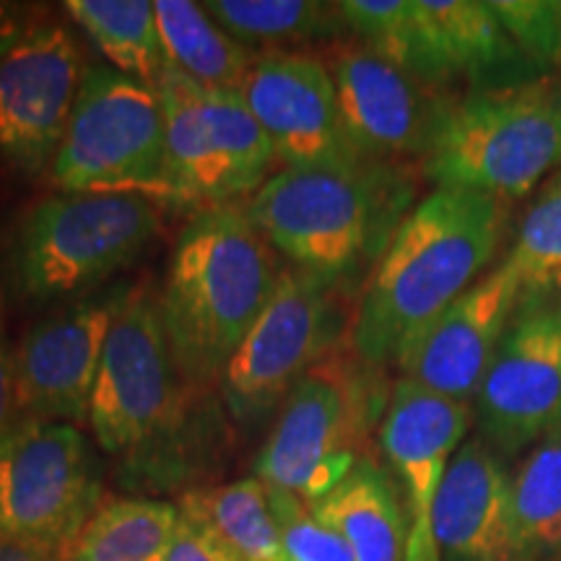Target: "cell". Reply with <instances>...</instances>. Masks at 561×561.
<instances>
[{"label":"cell","instance_id":"6da1fadb","mask_svg":"<svg viewBox=\"0 0 561 561\" xmlns=\"http://www.w3.org/2000/svg\"><path fill=\"white\" fill-rule=\"evenodd\" d=\"M510 203L466 187H434L409 210L367 276L351 322V351L371 369L396 364L494 261Z\"/></svg>","mask_w":561,"mask_h":561},{"label":"cell","instance_id":"7a4b0ae2","mask_svg":"<svg viewBox=\"0 0 561 561\" xmlns=\"http://www.w3.org/2000/svg\"><path fill=\"white\" fill-rule=\"evenodd\" d=\"M280 268L248 206L195 210L174 242L159 310L174 364L193 390L221 382L224 369L261 318Z\"/></svg>","mask_w":561,"mask_h":561},{"label":"cell","instance_id":"3957f363","mask_svg":"<svg viewBox=\"0 0 561 561\" xmlns=\"http://www.w3.org/2000/svg\"><path fill=\"white\" fill-rule=\"evenodd\" d=\"M413 191L403 164L284 167L252 195L248 214L289 265L343 291L371 273L388 250L413 208Z\"/></svg>","mask_w":561,"mask_h":561},{"label":"cell","instance_id":"277c9868","mask_svg":"<svg viewBox=\"0 0 561 561\" xmlns=\"http://www.w3.org/2000/svg\"><path fill=\"white\" fill-rule=\"evenodd\" d=\"M157 231V206L138 195H47L26 208L5 237L3 294L24 307L89 297L136 263Z\"/></svg>","mask_w":561,"mask_h":561},{"label":"cell","instance_id":"5b68a950","mask_svg":"<svg viewBox=\"0 0 561 561\" xmlns=\"http://www.w3.org/2000/svg\"><path fill=\"white\" fill-rule=\"evenodd\" d=\"M437 187L512 203L561 167V79L471 91L453 104L424 161Z\"/></svg>","mask_w":561,"mask_h":561},{"label":"cell","instance_id":"8992f818","mask_svg":"<svg viewBox=\"0 0 561 561\" xmlns=\"http://www.w3.org/2000/svg\"><path fill=\"white\" fill-rule=\"evenodd\" d=\"M187 388L167 341L159 291L133 286L112 322L91 396L89 424L102 450L128 460L136 479L170 473Z\"/></svg>","mask_w":561,"mask_h":561},{"label":"cell","instance_id":"52a82bcc","mask_svg":"<svg viewBox=\"0 0 561 561\" xmlns=\"http://www.w3.org/2000/svg\"><path fill=\"white\" fill-rule=\"evenodd\" d=\"M377 369L359 356L331 351L301 377L255 458V479L314 504L369 458L371 426L388 409ZM382 421V419H380Z\"/></svg>","mask_w":561,"mask_h":561},{"label":"cell","instance_id":"ba28073f","mask_svg":"<svg viewBox=\"0 0 561 561\" xmlns=\"http://www.w3.org/2000/svg\"><path fill=\"white\" fill-rule=\"evenodd\" d=\"M50 182L58 193L170 203L167 125L157 89L110 66H89Z\"/></svg>","mask_w":561,"mask_h":561},{"label":"cell","instance_id":"9c48e42d","mask_svg":"<svg viewBox=\"0 0 561 561\" xmlns=\"http://www.w3.org/2000/svg\"><path fill=\"white\" fill-rule=\"evenodd\" d=\"M157 94L164 107L172 206H229L268 182L276 151L240 91L198 87L164 68Z\"/></svg>","mask_w":561,"mask_h":561},{"label":"cell","instance_id":"30bf717a","mask_svg":"<svg viewBox=\"0 0 561 561\" xmlns=\"http://www.w3.org/2000/svg\"><path fill=\"white\" fill-rule=\"evenodd\" d=\"M339 289L286 265L276 291L224 369L219 390L237 424L255 426L284 405L314 364L339 348Z\"/></svg>","mask_w":561,"mask_h":561},{"label":"cell","instance_id":"8fae6325","mask_svg":"<svg viewBox=\"0 0 561 561\" xmlns=\"http://www.w3.org/2000/svg\"><path fill=\"white\" fill-rule=\"evenodd\" d=\"M102 504V476L79 426L30 419L0 442V533L68 561Z\"/></svg>","mask_w":561,"mask_h":561},{"label":"cell","instance_id":"7c38bea8","mask_svg":"<svg viewBox=\"0 0 561 561\" xmlns=\"http://www.w3.org/2000/svg\"><path fill=\"white\" fill-rule=\"evenodd\" d=\"M479 437L500 458L561 426V297H523L473 398Z\"/></svg>","mask_w":561,"mask_h":561},{"label":"cell","instance_id":"4fadbf2b","mask_svg":"<svg viewBox=\"0 0 561 561\" xmlns=\"http://www.w3.org/2000/svg\"><path fill=\"white\" fill-rule=\"evenodd\" d=\"M81 45L47 16L0 55V164L19 178L50 172L87 76Z\"/></svg>","mask_w":561,"mask_h":561},{"label":"cell","instance_id":"5bb4252c","mask_svg":"<svg viewBox=\"0 0 561 561\" xmlns=\"http://www.w3.org/2000/svg\"><path fill=\"white\" fill-rule=\"evenodd\" d=\"M130 289H100L26 328L13 348L21 401L32 419L73 426L89 421L104 343Z\"/></svg>","mask_w":561,"mask_h":561},{"label":"cell","instance_id":"9a60e30c","mask_svg":"<svg viewBox=\"0 0 561 561\" xmlns=\"http://www.w3.org/2000/svg\"><path fill=\"white\" fill-rule=\"evenodd\" d=\"M343 128L367 161H424L447 112L458 100L426 87L359 42H343L328 62Z\"/></svg>","mask_w":561,"mask_h":561},{"label":"cell","instance_id":"2e32d148","mask_svg":"<svg viewBox=\"0 0 561 561\" xmlns=\"http://www.w3.org/2000/svg\"><path fill=\"white\" fill-rule=\"evenodd\" d=\"M240 96L289 170H322L367 161L343 128L325 60L307 53H263L244 76Z\"/></svg>","mask_w":561,"mask_h":561},{"label":"cell","instance_id":"e0dca14e","mask_svg":"<svg viewBox=\"0 0 561 561\" xmlns=\"http://www.w3.org/2000/svg\"><path fill=\"white\" fill-rule=\"evenodd\" d=\"M471 421L473 403L434 396L401 377L392 385L377 434L409 520L405 561H439L434 543V504Z\"/></svg>","mask_w":561,"mask_h":561},{"label":"cell","instance_id":"ac0fdd59","mask_svg":"<svg viewBox=\"0 0 561 561\" xmlns=\"http://www.w3.org/2000/svg\"><path fill=\"white\" fill-rule=\"evenodd\" d=\"M523 289L507 263L494 265L405 343L396 367L401 380L434 396L473 403Z\"/></svg>","mask_w":561,"mask_h":561},{"label":"cell","instance_id":"d6986e66","mask_svg":"<svg viewBox=\"0 0 561 561\" xmlns=\"http://www.w3.org/2000/svg\"><path fill=\"white\" fill-rule=\"evenodd\" d=\"M439 561H523L512 520V473L479 434L447 468L434 504Z\"/></svg>","mask_w":561,"mask_h":561},{"label":"cell","instance_id":"ffe728a7","mask_svg":"<svg viewBox=\"0 0 561 561\" xmlns=\"http://www.w3.org/2000/svg\"><path fill=\"white\" fill-rule=\"evenodd\" d=\"M424 81L442 89L468 79L479 89L523 83L520 70L533 68L504 32L491 3L483 0H413Z\"/></svg>","mask_w":561,"mask_h":561},{"label":"cell","instance_id":"44dd1931","mask_svg":"<svg viewBox=\"0 0 561 561\" xmlns=\"http://www.w3.org/2000/svg\"><path fill=\"white\" fill-rule=\"evenodd\" d=\"M310 510L348 543L356 561H405L409 520L401 491L371 455Z\"/></svg>","mask_w":561,"mask_h":561},{"label":"cell","instance_id":"7402d4cb","mask_svg":"<svg viewBox=\"0 0 561 561\" xmlns=\"http://www.w3.org/2000/svg\"><path fill=\"white\" fill-rule=\"evenodd\" d=\"M167 68L193 83L219 91H240L257 53L229 37L193 0H153Z\"/></svg>","mask_w":561,"mask_h":561},{"label":"cell","instance_id":"603a6c76","mask_svg":"<svg viewBox=\"0 0 561 561\" xmlns=\"http://www.w3.org/2000/svg\"><path fill=\"white\" fill-rule=\"evenodd\" d=\"M178 510L206 525L240 561H284L268 486L255 476L185 491Z\"/></svg>","mask_w":561,"mask_h":561},{"label":"cell","instance_id":"cb8c5ba5","mask_svg":"<svg viewBox=\"0 0 561 561\" xmlns=\"http://www.w3.org/2000/svg\"><path fill=\"white\" fill-rule=\"evenodd\" d=\"M178 523V504L112 496L91 515L68 561H167Z\"/></svg>","mask_w":561,"mask_h":561},{"label":"cell","instance_id":"d4e9b609","mask_svg":"<svg viewBox=\"0 0 561 561\" xmlns=\"http://www.w3.org/2000/svg\"><path fill=\"white\" fill-rule=\"evenodd\" d=\"M208 16L240 45L268 53L331 42L346 34L339 3L320 0H208Z\"/></svg>","mask_w":561,"mask_h":561},{"label":"cell","instance_id":"484cf974","mask_svg":"<svg viewBox=\"0 0 561 561\" xmlns=\"http://www.w3.org/2000/svg\"><path fill=\"white\" fill-rule=\"evenodd\" d=\"M62 9L107 58L110 68L151 89L159 87L167 60L151 0H68Z\"/></svg>","mask_w":561,"mask_h":561},{"label":"cell","instance_id":"4316f807","mask_svg":"<svg viewBox=\"0 0 561 561\" xmlns=\"http://www.w3.org/2000/svg\"><path fill=\"white\" fill-rule=\"evenodd\" d=\"M512 520L523 561L561 557V426L533 445L512 476Z\"/></svg>","mask_w":561,"mask_h":561},{"label":"cell","instance_id":"83f0119b","mask_svg":"<svg viewBox=\"0 0 561 561\" xmlns=\"http://www.w3.org/2000/svg\"><path fill=\"white\" fill-rule=\"evenodd\" d=\"M504 263L523 297H561V172L541 182Z\"/></svg>","mask_w":561,"mask_h":561},{"label":"cell","instance_id":"f1b7e54d","mask_svg":"<svg viewBox=\"0 0 561 561\" xmlns=\"http://www.w3.org/2000/svg\"><path fill=\"white\" fill-rule=\"evenodd\" d=\"M339 11L346 32L359 45L411 73L413 79L424 81V55L413 0H343Z\"/></svg>","mask_w":561,"mask_h":561},{"label":"cell","instance_id":"f546056e","mask_svg":"<svg viewBox=\"0 0 561 561\" xmlns=\"http://www.w3.org/2000/svg\"><path fill=\"white\" fill-rule=\"evenodd\" d=\"M268 494L278 523L284 561H356L339 533L312 515L310 504L286 491L268 489Z\"/></svg>","mask_w":561,"mask_h":561},{"label":"cell","instance_id":"4dcf8cb0","mask_svg":"<svg viewBox=\"0 0 561 561\" xmlns=\"http://www.w3.org/2000/svg\"><path fill=\"white\" fill-rule=\"evenodd\" d=\"M491 9L533 68L553 66L557 26L551 0H491Z\"/></svg>","mask_w":561,"mask_h":561},{"label":"cell","instance_id":"1f68e13d","mask_svg":"<svg viewBox=\"0 0 561 561\" xmlns=\"http://www.w3.org/2000/svg\"><path fill=\"white\" fill-rule=\"evenodd\" d=\"M32 416L24 409L16 371V348L11 346L5 333L3 297H0V442L9 439L13 432L21 430Z\"/></svg>","mask_w":561,"mask_h":561},{"label":"cell","instance_id":"d6a6232c","mask_svg":"<svg viewBox=\"0 0 561 561\" xmlns=\"http://www.w3.org/2000/svg\"><path fill=\"white\" fill-rule=\"evenodd\" d=\"M167 561H240L195 517L180 512L178 533Z\"/></svg>","mask_w":561,"mask_h":561},{"label":"cell","instance_id":"836d02e7","mask_svg":"<svg viewBox=\"0 0 561 561\" xmlns=\"http://www.w3.org/2000/svg\"><path fill=\"white\" fill-rule=\"evenodd\" d=\"M50 13H47L45 5L0 0V55L9 53L16 42L24 39Z\"/></svg>","mask_w":561,"mask_h":561},{"label":"cell","instance_id":"e575fe53","mask_svg":"<svg viewBox=\"0 0 561 561\" xmlns=\"http://www.w3.org/2000/svg\"><path fill=\"white\" fill-rule=\"evenodd\" d=\"M0 561H66L60 551L45 543L24 541V538L3 536L0 533Z\"/></svg>","mask_w":561,"mask_h":561},{"label":"cell","instance_id":"d590c367","mask_svg":"<svg viewBox=\"0 0 561 561\" xmlns=\"http://www.w3.org/2000/svg\"><path fill=\"white\" fill-rule=\"evenodd\" d=\"M553 26H557V42H553V68H561V0H551Z\"/></svg>","mask_w":561,"mask_h":561},{"label":"cell","instance_id":"8d00e7d4","mask_svg":"<svg viewBox=\"0 0 561 561\" xmlns=\"http://www.w3.org/2000/svg\"><path fill=\"white\" fill-rule=\"evenodd\" d=\"M557 561H561V557H559V559H557Z\"/></svg>","mask_w":561,"mask_h":561}]
</instances>
